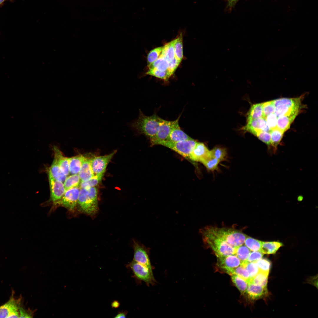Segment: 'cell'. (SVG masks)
I'll use <instances>...</instances> for the list:
<instances>
[{
	"label": "cell",
	"instance_id": "1",
	"mask_svg": "<svg viewBox=\"0 0 318 318\" xmlns=\"http://www.w3.org/2000/svg\"><path fill=\"white\" fill-rule=\"evenodd\" d=\"M161 119L155 114L147 116L139 109L138 118L127 125L135 134L144 135L151 141L155 137Z\"/></svg>",
	"mask_w": 318,
	"mask_h": 318
},
{
	"label": "cell",
	"instance_id": "2",
	"mask_svg": "<svg viewBox=\"0 0 318 318\" xmlns=\"http://www.w3.org/2000/svg\"><path fill=\"white\" fill-rule=\"evenodd\" d=\"M205 244L210 247L217 257L235 254L237 247H233L211 233L204 227L200 229Z\"/></svg>",
	"mask_w": 318,
	"mask_h": 318
},
{
	"label": "cell",
	"instance_id": "3",
	"mask_svg": "<svg viewBox=\"0 0 318 318\" xmlns=\"http://www.w3.org/2000/svg\"><path fill=\"white\" fill-rule=\"evenodd\" d=\"M204 228L213 235L235 247L244 244L247 236L241 231L233 228H218L210 226Z\"/></svg>",
	"mask_w": 318,
	"mask_h": 318
},
{
	"label": "cell",
	"instance_id": "4",
	"mask_svg": "<svg viewBox=\"0 0 318 318\" xmlns=\"http://www.w3.org/2000/svg\"><path fill=\"white\" fill-rule=\"evenodd\" d=\"M97 194L95 187L80 189L77 203L82 212L89 215L96 213L98 209Z\"/></svg>",
	"mask_w": 318,
	"mask_h": 318
},
{
	"label": "cell",
	"instance_id": "5",
	"mask_svg": "<svg viewBox=\"0 0 318 318\" xmlns=\"http://www.w3.org/2000/svg\"><path fill=\"white\" fill-rule=\"evenodd\" d=\"M273 101L275 107L274 113L277 117L298 114L301 108V102L298 97L282 98Z\"/></svg>",
	"mask_w": 318,
	"mask_h": 318
},
{
	"label": "cell",
	"instance_id": "6",
	"mask_svg": "<svg viewBox=\"0 0 318 318\" xmlns=\"http://www.w3.org/2000/svg\"><path fill=\"white\" fill-rule=\"evenodd\" d=\"M197 142L193 139L177 142L164 141L160 142L158 145L167 147L183 157L189 158L190 154Z\"/></svg>",
	"mask_w": 318,
	"mask_h": 318
},
{
	"label": "cell",
	"instance_id": "7",
	"mask_svg": "<svg viewBox=\"0 0 318 318\" xmlns=\"http://www.w3.org/2000/svg\"><path fill=\"white\" fill-rule=\"evenodd\" d=\"M128 266L132 271L135 277L138 280L144 282L149 286L155 285L156 281L155 279L153 271L145 266L135 261L131 262Z\"/></svg>",
	"mask_w": 318,
	"mask_h": 318
},
{
	"label": "cell",
	"instance_id": "8",
	"mask_svg": "<svg viewBox=\"0 0 318 318\" xmlns=\"http://www.w3.org/2000/svg\"><path fill=\"white\" fill-rule=\"evenodd\" d=\"M116 152L115 150L106 155L90 158V165L94 175L103 176L108 164Z\"/></svg>",
	"mask_w": 318,
	"mask_h": 318
},
{
	"label": "cell",
	"instance_id": "9",
	"mask_svg": "<svg viewBox=\"0 0 318 318\" xmlns=\"http://www.w3.org/2000/svg\"><path fill=\"white\" fill-rule=\"evenodd\" d=\"M80 189L78 187L66 191L61 198L54 203V205L61 206L70 210H73L77 203Z\"/></svg>",
	"mask_w": 318,
	"mask_h": 318
},
{
	"label": "cell",
	"instance_id": "10",
	"mask_svg": "<svg viewBox=\"0 0 318 318\" xmlns=\"http://www.w3.org/2000/svg\"><path fill=\"white\" fill-rule=\"evenodd\" d=\"M19 299L12 296L6 303L0 306V318H19L20 307Z\"/></svg>",
	"mask_w": 318,
	"mask_h": 318
},
{
	"label": "cell",
	"instance_id": "11",
	"mask_svg": "<svg viewBox=\"0 0 318 318\" xmlns=\"http://www.w3.org/2000/svg\"><path fill=\"white\" fill-rule=\"evenodd\" d=\"M134 256L133 260L142 264L153 271V267L152 266L149 257V248L134 241Z\"/></svg>",
	"mask_w": 318,
	"mask_h": 318
},
{
	"label": "cell",
	"instance_id": "12",
	"mask_svg": "<svg viewBox=\"0 0 318 318\" xmlns=\"http://www.w3.org/2000/svg\"><path fill=\"white\" fill-rule=\"evenodd\" d=\"M173 122L174 120L169 121L161 119L155 137L150 141L152 145H158L161 142L168 140Z\"/></svg>",
	"mask_w": 318,
	"mask_h": 318
},
{
	"label": "cell",
	"instance_id": "13",
	"mask_svg": "<svg viewBox=\"0 0 318 318\" xmlns=\"http://www.w3.org/2000/svg\"><path fill=\"white\" fill-rule=\"evenodd\" d=\"M242 130L249 132L255 136L261 131L270 132L271 130L265 118L263 117L247 121L246 125L242 127Z\"/></svg>",
	"mask_w": 318,
	"mask_h": 318
},
{
	"label": "cell",
	"instance_id": "14",
	"mask_svg": "<svg viewBox=\"0 0 318 318\" xmlns=\"http://www.w3.org/2000/svg\"><path fill=\"white\" fill-rule=\"evenodd\" d=\"M217 258L218 266L228 274L233 269L241 265V263L235 254Z\"/></svg>",
	"mask_w": 318,
	"mask_h": 318
},
{
	"label": "cell",
	"instance_id": "15",
	"mask_svg": "<svg viewBox=\"0 0 318 318\" xmlns=\"http://www.w3.org/2000/svg\"><path fill=\"white\" fill-rule=\"evenodd\" d=\"M50 191V200L54 203L59 200L62 197L66 190L63 183L54 179L48 173Z\"/></svg>",
	"mask_w": 318,
	"mask_h": 318
},
{
	"label": "cell",
	"instance_id": "16",
	"mask_svg": "<svg viewBox=\"0 0 318 318\" xmlns=\"http://www.w3.org/2000/svg\"><path fill=\"white\" fill-rule=\"evenodd\" d=\"M211 156V151L203 143L198 142L191 152L189 158L202 163Z\"/></svg>",
	"mask_w": 318,
	"mask_h": 318
},
{
	"label": "cell",
	"instance_id": "17",
	"mask_svg": "<svg viewBox=\"0 0 318 318\" xmlns=\"http://www.w3.org/2000/svg\"><path fill=\"white\" fill-rule=\"evenodd\" d=\"M180 116L174 120L171 132L167 141L177 142L193 139L181 129L178 122Z\"/></svg>",
	"mask_w": 318,
	"mask_h": 318
},
{
	"label": "cell",
	"instance_id": "18",
	"mask_svg": "<svg viewBox=\"0 0 318 318\" xmlns=\"http://www.w3.org/2000/svg\"><path fill=\"white\" fill-rule=\"evenodd\" d=\"M53 149L54 153V158L57 161L62 172L67 176L69 173V158L64 157L59 148L54 146Z\"/></svg>",
	"mask_w": 318,
	"mask_h": 318
},
{
	"label": "cell",
	"instance_id": "19",
	"mask_svg": "<svg viewBox=\"0 0 318 318\" xmlns=\"http://www.w3.org/2000/svg\"><path fill=\"white\" fill-rule=\"evenodd\" d=\"M246 293L249 298L254 300L264 296L267 291L266 286H262L249 283Z\"/></svg>",
	"mask_w": 318,
	"mask_h": 318
},
{
	"label": "cell",
	"instance_id": "20",
	"mask_svg": "<svg viewBox=\"0 0 318 318\" xmlns=\"http://www.w3.org/2000/svg\"><path fill=\"white\" fill-rule=\"evenodd\" d=\"M90 158L83 156L81 168L78 174L81 182L88 180L95 176L90 165Z\"/></svg>",
	"mask_w": 318,
	"mask_h": 318
},
{
	"label": "cell",
	"instance_id": "21",
	"mask_svg": "<svg viewBox=\"0 0 318 318\" xmlns=\"http://www.w3.org/2000/svg\"><path fill=\"white\" fill-rule=\"evenodd\" d=\"M298 114L284 115L278 117L276 127L284 132L289 128L291 124Z\"/></svg>",
	"mask_w": 318,
	"mask_h": 318
},
{
	"label": "cell",
	"instance_id": "22",
	"mask_svg": "<svg viewBox=\"0 0 318 318\" xmlns=\"http://www.w3.org/2000/svg\"><path fill=\"white\" fill-rule=\"evenodd\" d=\"M48 173L55 179L63 183L67 176L62 172L57 161L54 158L49 168Z\"/></svg>",
	"mask_w": 318,
	"mask_h": 318
},
{
	"label": "cell",
	"instance_id": "23",
	"mask_svg": "<svg viewBox=\"0 0 318 318\" xmlns=\"http://www.w3.org/2000/svg\"><path fill=\"white\" fill-rule=\"evenodd\" d=\"M282 246L278 241H262L260 251L263 254H274Z\"/></svg>",
	"mask_w": 318,
	"mask_h": 318
},
{
	"label": "cell",
	"instance_id": "24",
	"mask_svg": "<svg viewBox=\"0 0 318 318\" xmlns=\"http://www.w3.org/2000/svg\"><path fill=\"white\" fill-rule=\"evenodd\" d=\"M83 156L80 155L69 158L70 174H78L81 168Z\"/></svg>",
	"mask_w": 318,
	"mask_h": 318
},
{
	"label": "cell",
	"instance_id": "25",
	"mask_svg": "<svg viewBox=\"0 0 318 318\" xmlns=\"http://www.w3.org/2000/svg\"><path fill=\"white\" fill-rule=\"evenodd\" d=\"M262 117H263L262 103L254 104L251 106L247 113V121Z\"/></svg>",
	"mask_w": 318,
	"mask_h": 318
},
{
	"label": "cell",
	"instance_id": "26",
	"mask_svg": "<svg viewBox=\"0 0 318 318\" xmlns=\"http://www.w3.org/2000/svg\"><path fill=\"white\" fill-rule=\"evenodd\" d=\"M175 39L166 44L163 46L161 54L169 62L174 58V45Z\"/></svg>",
	"mask_w": 318,
	"mask_h": 318
},
{
	"label": "cell",
	"instance_id": "27",
	"mask_svg": "<svg viewBox=\"0 0 318 318\" xmlns=\"http://www.w3.org/2000/svg\"><path fill=\"white\" fill-rule=\"evenodd\" d=\"M269 272L259 271L253 278L251 279L249 282L259 286L266 287V286Z\"/></svg>",
	"mask_w": 318,
	"mask_h": 318
},
{
	"label": "cell",
	"instance_id": "28",
	"mask_svg": "<svg viewBox=\"0 0 318 318\" xmlns=\"http://www.w3.org/2000/svg\"><path fill=\"white\" fill-rule=\"evenodd\" d=\"M270 133L271 134L270 146L273 147L275 150L282 138L284 132L276 127L271 130Z\"/></svg>",
	"mask_w": 318,
	"mask_h": 318
},
{
	"label": "cell",
	"instance_id": "29",
	"mask_svg": "<svg viewBox=\"0 0 318 318\" xmlns=\"http://www.w3.org/2000/svg\"><path fill=\"white\" fill-rule=\"evenodd\" d=\"M81 182L78 174H74L67 177L63 184L66 191L73 188L79 187Z\"/></svg>",
	"mask_w": 318,
	"mask_h": 318
},
{
	"label": "cell",
	"instance_id": "30",
	"mask_svg": "<svg viewBox=\"0 0 318 318\" xmlns=\"http://www.w3.org/2000/svg\"><path fill=\"white\" fill-rule=\"evenodd\" d=\"M169 62L161 54L154 62L148 65L149 69H156L161 71H165L168 69Z\"/></svg>",
	"mask_w": 318,
	"mask_h": 318
},
{
	"label": "cell",
	"instance_id": "31",
	"mask_svg": "<svg viewBox=\"0 0 318 318\" xmlns=\"http://www.w3.org/2000/svg\"><path fill=\"white\" fill-rule=\"evenodd\" d=\"M174 50L175 58L181 62L183 57V35L182 33L175 39Z\"/></svg>",
	"mask_w": 318,
	"mask_h": 318
},
{
	"label": "cell",
	"instance_id": "32",
	"mask_svg": "<svg viewBox=\"0 0 318 318\" xmlns=\"http://www.w3.org/2000/svg\"><path fill=\"white\" fill-rule=\"evenodd\" d=\"M231 279L240 292L242 294L246 292L248 285V282L244 279L236 274L231 275Z\"/></svg>",
	"mask_w": 318,
	"mask_h": 318
},
{
	"label": "cell",
	"instance_id": "33",
	"mask_svg": "<svg viewBox=\"0 0 318 318\" xmlns=\"http://www.w3.org/2000/svg\"><path fill=\"white\" fill-rule=\"evenodd\" d=\"M262 241L247 236L244 244L252 251H260Z\"/></svg>",
	"mask_w": 318,
	"mask_h": 318
},
{
	"label": "cell",
	"instance_id": "34",
	"mask_svg": "<svg viewBox=\"0 0 318 318\" xmlns=\"http://www.w3.org/2000/svg\"><path fill=\"white\" fill-rule=\"evenodd\" d=\"M146 74L163 79L165 81H167L172 75L168 69L163 71L156 69H149Z\"/></svg>",
	"mask_w": 318,
	"mask_h": 318
},
{
	"label": "cell",
	"instance_id": "35",
	"mask_svg": "<svg viewBox=\"0 0 318 318\" xmlns=\"http://www.w3.org/2000/svg\"><path fill=\"white\" fill-rule=\"evenodd\" d=\"M251 252L249 249L243 244L237 247L235 254L242 263L247 261Z\"/></svg>",
	"mask_w": 318,
	"mask_h": 318
},
{
	"label": "cell",
	"instance_id": "36",
	"mask_svg": "<svg viewBox=\"0 0 318 318\" xmlns=\"http://www.w3.org/2000/svg\"><path fill=\"white\" fill-rule=\"evenodd\" d=\"M231 275L236 274L246 280L248 283L250 280L249 273L246 269L241 265L232 270L228 274Z\"/></svg>",
	"mask_w": 318,
	"mask_h": 318
},
{
	"label": "cell",
	"instance_id": "37",
	"mask_svg": "<svg viewBox=\"0 0 318 318\" xmlns=\"http://www.w3.org/2000/svg\"><path fill=\"white\" fill-rule=\"evenodd\" d=\"M103 176L95 175L91 178L85 181H81L79 187L80 188H87L95 187L101 181Z\"/></svg>",
	"mask_w": 318,
	"mask_h": 318
},
{
	"label": "cell",
	"instance_id": "38",
	"mask_svg": "<svg viewBox=\"0 0 318 318\" xmlns=\"http://www.w3.org/2000/svg\"><path fill=\"white\" fill-rule=\"evenodd\" d=\"M241 265L245 268L248 272L250 279L254 277L259 271L256 262L246 261L241 263Z\"/></svg>",
	"mask_w": 318,
	"mask_h": 318
},
{
	"label": "cell",
	"instance_id": "39",
	"mask_svg": "<svg viewBox=\"0 0 318 318\" xmlns=\"http://www.w3.org/2000/svg\"><path fill=\"white\" fill-rule=\"evenodd\" d=\"M210 151L211 155L220 162L224 160L226 158L227 153L225 148L216 147Z\"/></svg>",
	"mask_w": 318,
	"mask_h": 318
},
{
	"label": "cell",
	"instance_id": "40",
	"mask_svg": "<svg viewBox=\"0 0 318 318\" xmlns=\"http://www.w3.org/2000/svg\"><path fill=\"white\" fill-rule=\"evenodd\" d=\"M163 47V46L156 48L149 52L147 57L148 66L154 62L159 57L161 54Z\"/></svg>",
	"mask_w": 318,
	"mask_h": 318
},
{
	"label": "cell",
	"instance_id": "41",
	"mask_svg": "<svg viewBox=\"0 0 318 318\" xmlns=\"http://www.w3.org/2000/svg\"><path fill=\"white\" fill-rule=\"evenodd\" d=\"M220 162L211 155L202 163L207 170L213 171L217 169L218 165Z\"/></svg>",
	"mask_w": 318,
	"mask_h": 318
},
{
	"label": "cell",
	"instance_id": "42",
	"mask_svg": "<svg viewBox=\"0 0 318 318\" xmlns=\"http://www.w3.org/2000/svg\"><path fill=\"white\" fill-rule=\"evenodd\" d=\"M263 117L265 118L268 115L274 113L275 107L273 100L262 103Z\"/></svg>",
	"mask_w": 318,
	"mask_h": 318
},
{
	"label": "cell",
	"instance_id": "43",
	"mask_svg": "<svg viewBox=\"0 0 318 318\" xmlns=\"http://www.w3.org/2000/svg\"><path fill=\"white\" fill-rule=\"evenodd\" d=\"M256 262L259 271L269 273L271 267V263L269 260L266 259H261Z\"/></svg>",
	"mask_w": 318,
	"mask_h": 318
},
{
	"label": "cell",
	"instance_id": "44",
	"mask_svg": "<svg viewBox=\"0 0 318 318\" xmlns=\"http://www.w3.org/2000/svg\"><path fill=\"white\" fill-rule=\"evenodd\" d=\"M277 118L274 113L268 115L265 118L267 124L271 130L276 127Z\"/></svg>",
	"mask_w": 318,
	"mask_h": 318
},
{
	"label": "cell",
	"instance_id": "45",
	"mask_svg": "<svg viewBox=\"0 0 318 318\" xmlns=\"http://www.w3.org/2000/svg\"><path fill=\"white\" fill-rule=\"evenodd\" d=\"M260 140L270 147L271 144V134L270 132L261 131L256 136Z\"/></svg>",
	"mask_w": 318,
	"mask_h": 318
},
{
	"label": "cell",
	"instance_id": "46",
	"mask_svg": "<svg viewBox=\"0 0 318 318\" xmlns=\"http://www.w3.org/2000/svg\"><path fill=\"white\" fill-rule=\"evenodd\" d=\"M263 254L262 253L259 251H252L251 252L247 261L249 262H256L262 258Z\"/></svg>",
	"mask_w": 318,
	"mask_h": 318
},
{
	"label": "cell",
	"instance_id": "47",
	"mask_svg": "<svg viewBox=\"0 0 318 318\" xmlns=\"http://www.w3.org/2000/svg\"><path fill=\"white\" fill-rule=\"evenodd\" d=\"M181 62L176 59L175 58L171 61L169 62L168 69L172 75L174 73Z\"/></svg>",
	"mask_w": 318,
	"mask_h": 318
},
{
	"label": "cell",
	"instance_id": "48",
	"mask_svg": "<svg viewBox=\"0 0 318 318\" xmlns=\"http://www.w3.org/2000/svg\"><path fill=\"white\" fill-rule=\"evenodd\" d=\"M19 318H29L32 317L31 314L25 310L20 307L19 309Z\"/></svg>",
	"mask_w": 318,
	"mask_h": 318
},
{
	"label": "cell",
	"instance_id": "49",
	"mask_svg": "<svg viewBox=\"0 0 318 318\" xmlns=\"http://www.w3.org/2000/svg\"><path fill=\"white\" fill-rule=\"evenodd\" d=\"M239 0H227V7L231 11Z\"/></svg>",
	"mask_w": 318,
	"mask_h": 318
},
{
	"label": "cell",
	"instance_id": "50",
	"mask_svg": "<svg viewBox=\"0 0 318 318\" xmlns=\"http://www.w3.org/2000/svg\"><path fill=\"white\" fill-rule=\"evenodd\" d=\"M127 314V311H122L119 312L115 317V318H125Z\"/></svg>",
	"mask_w": 318,
	"mask_h": 318
},
{
	"label": "cell",
	"instance_id": "51",
	"mask_svg": "<svg viewBox=\"0 0 318 318\" xmlns=\"http://www.w3.org/2000/svg\"><path fill=\"white\" fill-rule=\"evenodd\" d=\"M112 307L114 308H117L120 306V303L116 301L113 302L111 304Z\"/></svg>",
	"mask_w": 318,
	"mask_h": 318
},
{
	"label": "cell",
	"instance_id": "52",
	"mask_svg": "<svg viewBox=\"0 0 318 318\" xmlns=\"http://www.w3.org/2000/svg\"><path fill=\"white\" fill-rule=\"evenodd\" d=\"M5 0H0V4H1L3 2H4Z\"/></svg>",
	"mask_w": 318,
	"mask_h": 318
}]
</instances>
